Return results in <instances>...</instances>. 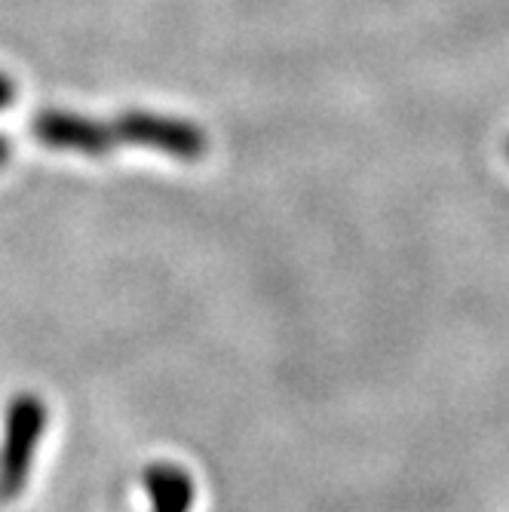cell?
Instances as JSON below:
<instances>
[{
    "mask_svg": "<svg viewBox=\"0 0 509 512\" xmlns=\"http://www.w3.org/2000/svg\"><path fill=\"white\" fill-rule=\"evenodd\" d=\"M46 430V405L34 393H22L7 408L4 451H0V500H13L28 482L37 442Z\"/></svg>",
    "mask_w": 509,
    "mask_h": 512,
    "instance_id": "6da1fadb",
    "label": "cell"
},
{
    "mask_svg": "<svg viewBox=\"0 0 509 512\" xmlns=\"http://www.w3.org/2000/svg\"><path fill=\"white\" fill-rule=\"evenodd\" d=\"M111 126L117 142L145 145L178 160H200L206 154V135L194 123L154 117V114H123Z\"/></svg>",
    "mask_w": 509,
    "mask_h": 512,
    "instance_id": "7a4b0ae2",
    "label": "cell"
},
{
    "mask_svg": "<svg viewBox=\"0 0 509 512\" xmlns=\"http://www.w3.org/2000/svg\"><path fill=\"white\" fill-rule=\"evenodd\" d=\"M34 135L43 145L56 151H77L86 157H105L114 151L117 135L114 126L96 123L77 114H62V111H46L34 117Z\"/></svg>",
    "mask_w": 509,
    "mask_h": 512,
    "instance_id": "3957f363",
    "label": "cell"
},
{
    "mask_svg": "<svg viewBox=\"0 0 509 512\" xmlns=\"http://www.w3.org/2000/svg\"><path fill=\"white\" fill-rule=\"evenodd\" d=\"M151 512H191L197 500V488L188 470L178 463H151L142 476Z\"/></svg>",
    "mask_w": 509,
    "mask_h": 512,
    "instance_id": "277c9868",
    "label": "cell"
},
{
    "mask_svg": "<svg viewBox=\"0 0 509 512\" xmlns=\"http://www.w3.org/2000/svg\"><path fill=\"white\" fill-rule=\"evenodd\" d=\"M13 92H16L13 80L7 74H0V108H7L13 102Z\"/></svg>",
    "mask_w": 509,
    "mask_h": 512,
    "instance_id": "5b68a950",
    "label": "cell"
},
{
    "mask_svg": "<svg viewBox=\"0 0 509 512\" xmlns=\"http://www.w3.org/2000/svg\"><path fill=\"white\" fill-rule=\"evenodd\" d=\"M10 160V142L7 138H0V166H4Z\"/></svg>",
    "mask_w": 509,
    "mask_h": 512,
    "instance_id": "8992f818",
    "label": "cell"
}]
</instances>
